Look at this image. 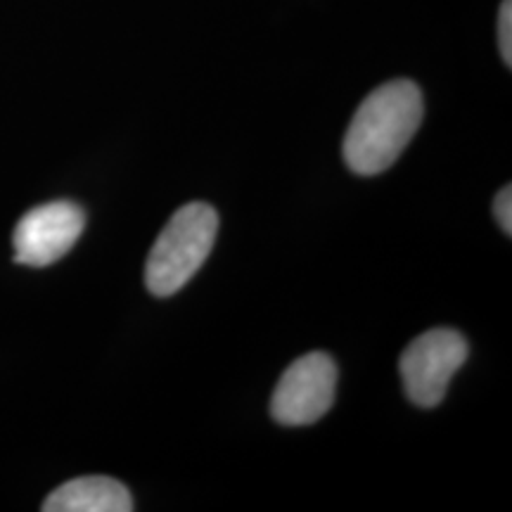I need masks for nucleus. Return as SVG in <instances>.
<instances>
[{"instance_id":"1","label":"nucleus","mask_w":512,"mask_h":512,"mask_svg":"<svg viewBox=\"0 0 512 512\" xmlns=\"http://www.w3.org/2000/svg\"><path fill=\"white\" fill-rule=\"evenodd\" d=\"M425 102L408 79L382 83L361 102L344 136V162L358 176L387 171L422 124Z\"/></svg>"},{"instance_id":"2","label":"nucleus","mask_w":512,"mask_h":512,"mask_svg":"<svg viewBox=\"0 0 512 512\" xmlns=\"http://www.w3.org/2000/svg\"><path fill=\"white\" fill-rule=\"evenodd\" d=\"M219 233V214L211 204L190 202L171 216L150 249L145 285L155 297H171L200 271Z\"/></svg>"},{"instance_id":"3","label":"nucleus","mask_w":512,"mask_h":512,"mask_svg":"<svg viewBox=\"0 0 512 512\" xmlns=\"http://www.w3.org/2000/svg\"><path fill=\"white\" fill-rule=\"evenodd\" d=\"M467 361V342L458 330L422 332L401 354L399 370L406 396L415 406L434 408L444 401L453 375Z\"/></svg>"},{"instance_id":"4","label":"nucleus","mask_w":512,"mask_h":512,"mask_svg":"<svg viewBox=\"0 0 512 512\" xmlns=\"http://www.w3.org/2000/svg\"><path fill=\"white\" fill-rule=\"evenodd\" d=\"M337 366L323 351H311L285 370L271 396V415L285 427L313 425L332 408Z\"/></svg>"},{"instance_id":"5","label":"nucleus","mask_w":512,"mask_h":512,"mask_svg":"<svg viewBox=\"0 0 512 512\" xmlns=\"http://www.w3.org/2000/svg\"><path fill=\"white\" fill-rule=\"evenodd\" d=\"M86 228V214L76 202L41 204L22 216L12 235L17 264L43 268L60 261Z\"/></svg>"},{"instance_id":"6","label":"nucleus","mask_w":512,"mask_h":512,"mask_svg":"<svg viewBox=\"0 0 512 512\" xmlns=\"http://www.w3.org/2000/svg\"><path fill=\"white\" fill-rule=\"evenodd\" d=\"M46 512H131L133 498L112 477H79L57 486L43 503Z\"/></svg>"},{"instance_id":"7","label":"nucleus","mask_w":512,"mask_h":512,"mask_svg":"<svg viewBox=\"0 0 512 512\" xmlns=\"http://www.w3.org/2000/svg\"><path fill=\"white\" fill-rule=\"evenodd\" d=\"M498 48L505 64H512V0H503L498 12Z\"/></svg>"},{"instance_id":"8","label":"nucleus","mask_w":512,"mask_h":512,"mask_svg":"<svg viewBox=\"0 0 512 512\" xmlns=\"http://www.w3.org/2000/svg\"><path fill=\"white\" fill-rule=\"evenodd\" d=\"M494 214H496L498 226H501L505 233L510 235L512 233V188L510 185H505V188L496 195Z\"/></svg>"}]
</instances>
